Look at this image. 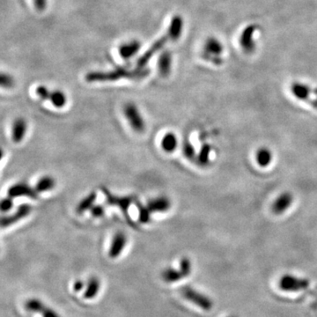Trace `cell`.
I'll use <instances>...</instances> for the list:
<instances>
[{"mask_svg": "<svg viewBox=\"0 0 317 317\" xmlns=\"http://www.w3.org/2000/svg\"><path fill=\"white\" fill-rule=\"evenodd\" d=\"M183 26H184L183 19L181 18L180 15L174 16L168 26V30L163 36L158 38L157 41H154V43L150 46L149 49L138 59L137 67L145 68L147 63H149L150 60L153 59L154 55L158 53L159 50H162V48L168 43V41H177L182 34Z\"/></svg>", "mask_w": 317, "mask_h": 317, "instance_id": "6da1fadb", "label": "cell"}, {"mask_svg": "<svg viewBox=\"0 0 317 317\" xmlns=\"http://www.w3.org/2000/svg\"><path fill=\"white\" fill-rule=\"evenodd\" d=\"M150 73L149 69L138 68L134 70L119 67L108 72H91L86 75V80L89 83L95 82L117 81L121 79H141L146 77Z\"/></svg>", "mask_w": 317, "mask_h": 317, "instance_id": "7a4b0ae2", "label": "cell"}, {"mask_svg": "<svg viewBox=\"0 0 317 317\" xmlns=\"http://www.w3.org/2000/svg\"><path fill=\"white\" fill-rule=\"evenodd\" d=\"M102 192L105 196V198L108 204L110 206H117L118 208L121 210L122 214L124 215V217L126 218V220L128 223L131 225V227L136 228L135 223L132 221V218L129 215V209L131 207V204L134 203L135 201V198L132 196H128V197H118L112 194L107 188L103 187L102 189Z\"/></svg>", "mask_w": 317, "mask_h": 317, "instance_id": "3957f363", "label": "cell"}, {"mask_svg": "<svg viewBox=\"0 0 317 317\" xmlns=\"http://www.w3.org/2000/svg\"><path fill=\"white\" fill-rule=\"evenodd\" d=\"M123 115L132 130L138 133L145 132V122L136 105L129 102L123 107Z\"/></svg>", "mask_w": 317, "mask_h": 317, "instance_id": "277c9868", "label": "cell"}, {"mask_svg": "<svg viewBox=\"0 0 317 317\" xmlns=\"http://www.w3.org/2000/svg\"><path fill=\"white\" fill-rule=\"evenodd\" d=\"M224 48L221 42L214 37H210L203 47V57L205 60L212 62L214 64L221 63V57Z\"/></svg>", "mask_w": 317, "mask_h": 317, "instance_id": "5b68a950", "label": "cell"}, {"mask_svg": "<svg viewBox=\"0 0 317 317\" xmlns=\"http://www.w3.org/2000/svg\"><path fill=\"white\" fill-rule=\"evenodd\" d=\"M182 296L190 302L198 306L204 310H210L213 308V301L205 295L200 294L199 292L194 290L190 286H183L181 288Z\"/></svg>", "mask_w": 317, "mask_h": 317, "instance_id": "8992f818", "label": "cell"}, {"mask_svg": "<svg viewBox=\"0 0 317 317\" xmlns=\"http://www.w3.org/2000/svg\"><path fill=\"white\" fill-rule=\"evenodd\" d=\"M278 285L281 290L285 292H299L308 288L309 283L307 279L286 274L281 277Z\"/></svg>", "mask_w": 317, "mask_h": 317, "instance_id": "52a82bcc", "label": "cell"}, {"mask_svg": "<svg viewBox=\"0 0 317 317\" xmlns=\"http://www.w3.org/2000/svg\"><path fill=\"white\" fill-rule=\"evenodd\" d=\"M38 192L35 188H32L31 186L28 185L25 182H18L14 185L11 186L7 190V196L12 198L13 199L21 197H27L32 199H37L38 198Z\"/></svg>", "mask_w": 317, "mask_h": 317, "instance_id": "ba28073f", "label": "cell"}, {"mask_svg": "<svg viewBox=\"0 0 317 317\" xmlns=\"http://www.w3.org/2000/svg\"><path fill=\"white\" fill-rule=\"evenodd\" d=\"M32 212V206L27 204H23L19 206L15 213L5 215L1 218V227L2 228H6L15 223L21 220L23 218L27 217Z\"/></svg>", "mask_w": 317, "mask_h": 317, "instance_id": "9c48e42d", "label": "cell"}, {"mask_svg": "<svg viewBox=\"0 0 317 317\" xmlns=\"http://www.w3.org/2000/svg\"><path fill=\"white\" fill-rule=\"evenodd\" d=\"M258 31V27L256 25H249L245 27L240 37V45L242 50L247 54L253 53L256 50V41L255 35Z\"/></svg>", "mask_w": 317, "mask_h": 317, "instance_id": "30bf717a", "label": "cell"}, {"mask_svg": "<svg viewBox=\"0 0 317 317\" xmlns=\"http://www.w3.org/2000/svg\"><path fill=\"white\" fill-rule=\"evenodd\" d=\"M294 203V196L291 192H283L277 197L272 204V212L275 215H282L290 208Z\"/></svg>", "mask_w": 317, "mask_h": 317, "instance_id": "8fae6325", "label": "cell"}, {"mask_svg": "<svg viewBox=\"0 0 317 317\" xmlns=\"http://www.w3.org/2000/svg\"><path fill=\"white\" fill-rule=\"evenodd\" d=\"M25 308L30 312L38 313L42 317H60L52 308H48L40 299H30L26 301Z\"/></svg>", "mask_w": 317, "mask_h": 317, "instance_id": "7c38bea8", "label": "cell"}, {"mask_svg": "<svg viewBox=\"0 0 317 317\" xmlns=\"http://www.w3.org/2000/svg\"><path fill=\"white\" fill-rule=\"evenodd\" d=\"M127 243V236L123 232L118 231L114 235L109 250V256L110 258H117L125 248Z\"/></svg>", "mask_w": 317, "mask_h": 317, "instance_id": "4fadbf2b", "label": "cell"}, {"mask_svg": "<svg viewBox=\"0 0 317 317\" xmlns=\"http://www.w3.org/2000/svg\"><path fill=\"white\" fill-rule=\"evenodd\" d=\"M140 41L138 40H131L119 46L118 53L122 59L130 60L138 54V52L140 50Z\"/></svg>", "mask_w": 317, "mask_h": 317, "instance_id": "5bb4252c", "label": "cell"}, {"mask_svg": "<svg viewBox=\"0 0 317 317\" xmlns=\"http://www.w3.org/2000/svg\"><path fill=\"white\" fill-rule=\"evenodd\" d=\"M27 121L22 118H16L12 124V139L14 143H21L27 134Z\"/></svg>", "mask_w": 317, "mask_h": 317, "instance_id": "9a60e30c", "label": "cell"}, {"mask_svg": "<svg viewBox=\"0 0 317 317\" xmlns=\"http://www.w3.org/2000/svg\"><path fill=\"white\" fill-rule=\"evenodd\" d=\"M147 207L152 213H167L169 209L171 208V200L165 196L158 197L153 199H150L147 202Z\"/></svg>", "mask_w": 317, "mask_h": 317, "instance_id": "2e32d148", "label": "cell"}, {"mask_svg": "<svg viewBox=\"0 0 317 317\" xmlns=\"http://www.w3.org/2000/svg\"><path fill=\"white\" fill-rule=\"evenodd\" d=\"M158 73L163 76L168 77L172 70V54L168 50L162 51L158 59Z\"/></svg>", "mask_w": 317, "mask_h": 317, "instance_id": "e0dca14e", "label": "cell"}, {"mask_svg": "<svg viewBox=\"0 0 317 317\" xmlns=\"http://www.w3.org/2000/svg\"><path fill=\"white\" fill-rule=\"evenodd\" d=\"M160 145L164 152L168 154L175 152L178 146V139L177 135L174 132L166 133L161 139Z\"/></svg>", "mask_w": 317, "mask_h": 317, "instance_id": "ac0fdd59", "label": "cell"}, {"mask_svg": "<svg viewBox=\"0 0 317 317\" xmlns=\"http://www.w3.org/2000/svg\"><path fill=\"white\" fill-rule=\"evenodd\" d=\"M47 100L57 109H62L67 103L66 95L61 90H50Z\"/></svg>", "mask_w": 317, "mask_h": 317, "instance_id": "d6986e66", "label": "cell"}, {"mask_svg": "<svg viewBox=\"0 0 317 317\" xmlns=\"http://www.w3.org/2000/svg\"><path fill=\"white\" fill-rule=\"evenodd\" d=\"M273 154L267 147H260L256 153V160L262 168H266L272 163Z\"/></svg>", "mask_w": 317, "mask_h": 317, "instance_id": "ffe728a7", "label": "cell"}, {"mask_svg": "<svg viewBox=\"0 0 317 317\" xmlns=\"http://www.w3.org/2000/svg\"><path fill=\"white\" fill-rule=\"evenodd\" d=\"M55 186H56V181L54 178L50 176H44L37 181L35 189L38 193H43L53 190Z\"/></svg>", "mask_w": 317, "mask_h": 317, "instance_id": "44dd1931", "label": "cell"}, {"mask_svg": "<svg viewBox=\"0 0 317 317\" xmlns=\"http://www.w3.org/2000/svg\"><path fill=\"white\" fill-rule=\"evenodd\" d=\"M97 198V194L95 191H92L88 195L86 196L78 204L76 207V213L77 214H82L85 213L87 210H90L93 205L95 204V200Z\"/></svg>", "mask_w": 317, "mask_h": 317, "instance_id": "7402d4cb", "label": "cell"}, {"mask_svg": "<svg viewBox=\"0 0 317 317\" xmlns=\"http://www.w3.org/2000/svg\"><path fill=\"white\" fill-rule=\"evenodd\" d=\"M100 281L96 277H91L86 285V291L84 293V298L86 299H94L100 290Z\"/></svg>", "mask_w": 317, "mask_h": 317, "instance_id": "603a6c76", "label": "cell"}, {"mask_svg": "<svg viewBox=\"0 0 317 317\" xmlns=\"http://www.w3.org/2000/svg\"><path fill=\"white\" fill-rule=\"evenodd\" d=\"M212 148L208 144H204L201 147L199 153L197 155V162L201 167H206L210 164V154Z\"/></svg>", "mask_w": 317, "mask_h": 317, "instance_id": "cb8c5ba5", "label": "cell"}, {"mask_svg": "<svg viewBox=\"0 0 317 317\" xmlns=\"http://www.w3.org/2000/svg\"><path fill=\"white\" fill-rule=\"evenodd\" d=\"M162 278L164 281L168 283H173L177 281L181 280V278H184V276L181 272V270H176L174 268H168L164 270L162 272Z\"/></svg>", "mask_w": 317, "mask_h": 317, "instance_id": "d4e9b609", "label": "cell"}, {"mask_svg": "<svg viewBox=\"0 0 317 317\" xmlns=\"http://www.w3.org/2000/svg\"><path fill=\"white\" fill-rule=\"evenodd\" d=\"M134 203L136 204L137 208L139 211V221L140 222L141 224L149 223L151 221V213H152L150 212L147 205L145 206L137 198L134 201Z\"/></svg>", "mask_w": 317, "mask_h": 317, "instance_id": "484cf974", "label": "cell"}, {"mask_svg": "<svg viewBox=\"0 0 317 317\" xmlns=\"http://www.w3.org/2000/svg\"><path fill=\"white\" fill-rule=\"evenodd\" d=\"M181 147H182V154L186 158H188L189 160H193L194 158H197L195 147L190 143L189 139H185L182 142Z\"/></svg>", "mask_w": 317, "mask_h": 317, "instance_id": "4316f807", "label": "cell"}, {"mask_svg": "<svg viewBox=\"0 0 317 317\" xmlns=\"http://www.w3.org/2000/svg\"><path fill=\"white\" fill-rule=\"evenodd\" d=\"M180 270L184 277L189 276L191 273V262L188 258H182L180 261Z\"/></svg>", "mask_w": 317, "mask_h": 317, "instance_id": "83f0119b", "label": "cell"}, {"mask_svg": "<svg viewBox=\"0 0 317 317\" xmlns=\"http://www.w3.org/2000/svg\"><path fill=\"white\" fill-rule=\"evenodd\" d=\"M0 83L1 86L4 88H11L14 86V78L8 73H3L0 77Z\"/></svg>", "mask_w": 317, "mask_h": 317, "instance_id": "f1b7e54d", "label": "cell"}, {"mask_svg": "<svg viewBox=\"0 0 317 317\" xmlns=\"http://www.w3.org/2000/svg\"><path fill=\"white\" fill-rule=\"evenodd\" d=\"M13 207H14V201H13V198H10L8 196L5 198H3L1 201L0 209H1L2 213H5L9 212L13 209Z\"/></svg>", "mask_w": 317, "mask_h": 317, "instance_id": "f546056e", "label": "cell"}, {"mask_svg": "<svg viewBox=\"0 0 317 317\" xmlns=\"http://www.w3.org/2000/svg\"><path fill=\"white\" fill-rule=\"evenodd\" d=\"M90 213L95 218L102 217L105 214L104 206L101 204H94L90 209Z\"/></svg>", "mask_w": 317, "mask_h": 317, "instance_id": "4dcf8cb0", "label": "cell"}, {"mask_svg": "<svg viewBox=\"0 0 317 317\" xmlns=\"http://www.w3.org/2000/svg\"><path fill=\"white\" fill-rule=\"evenodd\" d=\"M49 93H50V89L45 86H37L36 89V94L39 98H41V100H47Z\"/></svg>", "mask_w": 317, "mask_h": 317, "instance_id": "1f68e13d", "label": "cell"}, {"mask_svg": "<svg viewBox=\"0 0 317 317\" xmlns=\"http://www.w3.org/2000/svg\"><path fill=\"white\" fill-rule=\"evenodd\" d=\"M33 3L38 12H43L47 8L48 0H33Z\"/></svg>", "mask_w": 317, "mask_h": 317, "instance_id": "d6a6232c", "label": "cell"}, {"mask_svg": "<svg viewBox=\"0 0 317 317\" xmlns=\"http://www.w3.org/2000/svg\"><path fill=\"white\" fill-rule=\"evenodd\" d=\"M84 287H85V284H84V282L81 280L76 281V282L74 283V285H73V289H74L75 292H79V291H81Z\"/></svg>", "mask_w": 317, "mask_h": 317, "instance_id": "836d02e7", "label": "cell"}, {"mask_svg": "<svg viewBox=\"0 0 317 317\" xmlns=\"http://www.w3.org/2000/svg\"></svg>", "mask_w": 317, "mask_h": 317, "instance_id": "e575fe53", "label": "cell"}]
</instances>
